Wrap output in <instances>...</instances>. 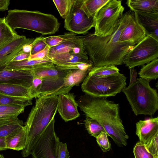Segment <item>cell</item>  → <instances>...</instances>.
Wrapping results in <instances>:
<instances>
[{"mask_svg":"<svg viewBox=\"0 0 158 158\" xmlns=\"http://www.w3.org/2000/svg\"><path fill=\"white\" fill-rule=\"evenodd\" d=\"M44 37L40 36L35 38L32 43L30 55H33L42 51L47 46L44 40Z\"/></svg>","mask_w":158,"mask_h":158,"instance_id":"obj_38","label":"cell"},{"mask_svg":"<svg viewBox=\"0 0 158 158\" xmlns=\"http://www.w3.org/2000/svg\"><path fill=\"white\" fill-rule=\"evenodd\" d=\"M18 115H10L9 116L0 118V125L10 123L18 119Z\"/></svg>","mask_w":158,"mask_h":158,"instance_id":"obj_42","label":"cell"},{"mask_svg":"<svg viewBox=\"0 0 158 158\" xmlns=\"http://www.w3.org/2000/svg\"><path fill=\"white\" fill-rule=\"evenodd\" d=\"M60 16L65 19L68 11L71 0H53Z\"/></svg>","mask_w":158,"mask_h":158,"instance_id":"obj_35","label":"cell"},{"mask_svg":"<svg viewBox=\"0 0 158 158\" xmlns=\"http://www.w3.org/2000/svg\"><path fill=\"white\" fill-rule=\"evenodd\" d=\"M91 69H69L64 78L63 84L60 89L61 94L68 93L73 86H79L83 82Z\"/></svg>","mask_w":158,"mask_h":158,"instance_id":"obj_20","label":"cell"},{"mask_svg":"<svg viewBox=\"0 0 158 158\" xmlns=\"http://www.w3.org/2000/svg\"><path fill=\"white\" fill-rule=\"evenodd\" d=\"M107 98L95 97L85 94L77 102L85 115L97 121L118 146H126L129 138L120 118L119 105Z\"/></svg>","mask_w":158,"mask_h":158,"instance_id":"obj_2","label":"cell"},{"mask_svg":"<svg viewBox=\"0 0 158 158\" xmlns=\"http://www.w3.org/2000/svg\"><path fill=\"white\" fill-rule=\"evenodd\" d=\"M25 107L19 105L0 106V113L8 115H19L24 112Z\"/></svg>","mask_w":158,"mask_h":158,"instance_id":"obj_33","label":"cell"},{"mask_svg":"<svg viewBox=\"0 0 158 158\" xmlns=\"http://www.w3.org/2000/svg\"><path fill=\"white\" fill-rule=\"evenodd\" d=\"M50 48L48 46L42 51L33 55H30L28 60H41L48 58V55Z\"/></svg>","mask_w":158,"mask_h":158,"instance_id":"obj_41","label":"cell"},{"mask_svg":"<svg viewBox=\"0 0 158 158\" xmlns=\"http://www.w3.org/2000/svg\"><path fill=\"white\" fill-rule=\"evenodd\" d=\"M119 70L114 65L93 67L88 75L94 76H107L119 73Z\"/></svg>","mask_w":158,"mask_h":158,"instance_id":"obj_31","label":"cell"},{"mask_svg":"<svg viewBox=\"0 0 158 158\" xmlns=\"http://www.w3.org/2000/svg\"><path fill=\"white\" fill-rule=\"evenodd\" d=\"M158 58V41L146 35L126 55L123 62L130 69L143 66Z\"/></svg>","mask_w":158,"mask_h":158,"instance_id":"obj_8","label":"cell"},{"mask_svg":"<svg viewBox=\"0 0 158 158\" xmlns=\"http://www.w3.org/2000/svg\"><path fill=\"white\" fill-rule=\"evenodd\" d=\"M129 11L127 23L121 33L119 42H131L135 45L142 41L146 36L143 28L138 23L134 12Z\"/></svg>","mask_w":158,"mask_h":158,"instance_id":"obj_13","label":"cell"},{"mask_svg":"<svg viewBox=\"0 0 158 158\" xmlns=\"http://www.w3.org/2000/svg\"><path fill=\"white\" fill-rule=\"evenodd\" d=\"M66 52L76 54H85L81 36L75 34L66 41L50 48L48 54H55Z\"/></svg>","mask_w":158,"mask_h":158,"instance_id":"obj_19","label":"cell"},{"mask_svg":"<svg viewBox=\"0 0 158 158\" xmlns=\"http://www.w3.org/2000/svg\"><path fill=\"white\" fill-rule=\"evenodd\" d=\"M48 57L52 60L58 68L64 70L66 67L81 63H89L91 61L85 54H76L66 52L55 54H48Z\"/></svg>","mask_w":158,"mask_h":158,"instance_id":"obj_16","label":"cell"},{"mask_svg":"<svg viewBox=\"0 0 158 158\" xmlns=\"http://www.w3.org/2000/svg\"><path fill=\"white\" fill-rule=\"evenodd\" d=\"M27 137V129L25 126L16 132L6 137L7 149L19 151L24 148Z\"/></svg>","mask_w":158,"mask_h":158,"instance_id":"obj_23","label":"cell"},{"mask_svg":"<svg viewBox=\"0 0 158 158\" xmlns=\"http://www.w3.org/2000/svg\"><path fill=\"white\" fill-rule=\"evenodd\" d=\"M126 79L119 73L104 76L88 75L82 82L81 89L85 94L95 97L114 96L126 87Z\"/></svg>","mask_w":158,"mask_h":158,"instance_id":"obj_6","label":"cell"},{"mask_svg":"<svg viewBox=\"0 0 158 158\" xmlns=\"http://www.w3.org/2000/svg\"><path fill=\"white\" fill-rule=\"evenodd\" d=\"M78 106L73 93H69L58 95L57 110L65 122L73 120L80 116Z\"/></svg>","mask_w":158,"mask_h":158,"instance_id":"obj_14","label":"cell"},{"mask_svg":"<svg viewBox=\"0 0 158 158\" xmlns=\"http://www.w3.org/2000/svg\"><path fill=\"white\" fill-rule=\"evenodd\" d=\"M10 4L9 0H0V11H5L7 10Z\"/></svg>","mask_w":158,"mask_h":158,"instance_id":"obj_44","label":"cell"},{"mask_svg":"<svg viewBox=\"0 0 158 158\" xmlns=\"http://www.w3.org/2000/svg\"><path fill=\"white\" fill-rule=\"evenodd\" d=\"M55 122L53 118L33 146L32 158H56V147L60 139L55 131Z\"/></svg>","mask_w":158,"mask_h":158,"instance_id":"obj_11","label":"cell"},{"mask_svg":"<svg viewBox=\"0 0 158 158\" xmlns=\"http://www.w3.org/2000/svg\"><path fill=\"white\" fill-rule=\"evenodd\" d=\"M41 78L34 76L31 87L29 88L30 95L32 98H36L42 84Z\"/></svg>","mask_w":158,"mask_h":158,"instance_id":"obj_39","label":"cell"},{"mask_svg":"<svg viewBox=\"0 0 158 158\" xmlns=\"http://www.w3.org/2000/svg\"><path fill=\"white\" fill-rule=\"evenodd\" d=\"M106 132L101 133L96 137L98 144L103 152H106L110 150L111 144Z\"/></svg>","mask_w":158,"mask_h":158,"instance_id":"obj_37","label":"cell"},{"mask_svg":"<svg viewBox=\"0 0 158 158\" xmlns=\"http://www.w3.org/2000/svg\"><path fill=\"white\" fill-rule=\"evenodd\" d=\"M124 10L121 1L109 0L95 16L94 33L101 37L111 34L122 17Z\"/></svg>","mask_w":158,"mask_h":158,"instance_id":"obj_7","label":"cell"},{"mask_svg":"<svg viewBox=\"0 0 158 158\" xmlns=\"http://www.w3.org/2000/svg\"><path fill=\"white\" fill-rule=\"evenodd\" d=\"M109 0H83L82 8L90 18H94L98 11Z\"/></svg>","mask_w":158,"mask_h":158,"instance_id":"obj_27","label":"cell"},{"mask_svg":"<svg viewBox=\"0 0 158 158\" xmlns=\"http://www.w3.org/2000/svg\"><path fill=\"white\" fill-rule=\"evenodd\" d=\"M0 158H5L3 155L0 154Z\"/></svg>","mask_w":158,"mask_h":158,"instance_id":"obj_48","label":"cell"},{"mask_svg":"<svg viewBox=\"0 0 158 158\" xmlns=\"http://www.w3.org/2000/svg\"><path fill=\"white\" fill-rule=\"evenodd\" d=\"M130 69V78L129 85H131L136 81L137 76V72L134 68H132Z\"/></svg>","mask_w":158,"mask_h":158,"instance_id":"obj_45","label":"cell"},{"mask_svg":"<svg viewBox=\"0 0 158 158\" xmlns=\"http://www.w3.org/2000/svg\"><path fill=\"white\" fill-rule=\"evenodd\" d=\"M75 33L72 32L65 33L62 35L44 37V40L50 48L55 47L66 41Z\"/></svg>","mask_w":158,"mask_h":158,"instance_id":"obj_32","label":"cell"},{"mask_svg":"<svg viewBox=\"0 0 158 158\" xmlns=\"http://www.w3.org/2000/svg\"><path fill=\"white\" fill-rule=\"evenodd\" d=\"M69 70L60 69L55 65L40 67L32 69L34 76L43 80L38 96L59 95L63 79Z\"/></svg>","mask_w":158,"mask_h":158,"instance_id":"obj_9","label":"cell"},{"mask_svg":"<svg viewBox=\"0 0 158 158\" xmlns=\"http://www.w3.org/2000/svg\"><path fill=\"white\" fill-rule=\"evenodd\" d=\"M133 11L136 20L144 29L146 35L158 41V14Z\"/></svg>","mask_w":158,"mask_h":158,"instance_id":"obj_17","label":"cell"},{"mask_svg":"<svg viewBox=\"0 0 158 158\" xmlns=\"http://www.w3.org/2000/svg\"><path fill=\"white\" fill-rule=\"evenodd\" d=\"M32 98L10 96L0 93V106L19 105L25 107L32 104Z\"/></svg>","mask_w":158,"mask_h":158,"instance_id":"obj_28","label":"cell"},{"mask_svg":"<svg viewBox=\"0 0 158 158\" xmlns=\"http://www.w3.org/2000/svg\"><path fill=\"white\" fill-rule=\"evenodd\" d=\"M30 54L26 53H21L14 57L11 61H21L28 59L30 56Z\"/></svg>","mask_w":158,"mask_h":158,"instance_id":"obj_43","label":"cell"},{"mask_svg":"<svg viewBox=\"0 0 158 158\" xmlns=\"http://www.w3.org/2000/svg\"><path fill=\"white\" fill-rule=\"evenodd\" d=\"M126 4L133 11L158 14V0H127Z\"/></svg>","mask_w":158,"mask_h":158,"instance_id":"obj_22","label":"cell"},{"mask_svg":"<svg viewBox=\"0 0 158 158\" xmlns=\"http://www.w3.org/2000/svg\"><path fill=\"white\" fill-rule=\"evenodd\" d=\"M154 158H158V157H154Z\"/></svg>","mask_w":158,"mask_h":158,"instance_id":"obj_49","label":"cell"},{"mask_svg":"<svg viewBox=\"0 0 158 158\" xmlns=\"http://www.w3.org/2000/svg\"><path fill=\"white\" fill-rule=\"evenodd\" d=\"M19 36L8 26L5 18L0 17V50Z\"/></svg>","mask_w":158,"mask_h":158,"instance_id":"obj_25","label":"cell"},{"mask_svg":"<svg viewBox=\"0 0 158 158\" xmlns=\"http://www.w3.org/2000/svg\"><path fill=\"white\" fill-rule=\"evenodd\" d=\"M55 64L48 58L41 60L26 59L21 61H11L5 66L8 69L32 70L37 67Z\"/></svg>","mask_w":158,"mask_h":158,"instance_id":"obj_21","label":"cell"},{"mask_svg":"<svg viewBox=\"0 0 158 158\" xmlns=\"http://www.w3.org/2000/svg\"><path fill=\"white\" fill-rule=\"evenodd\" d=\"M133 152L135 158H154V156L147 151L144 145L139 141L134 147Z\"/></svg>","mask_w":158,"mask_h":158,"instance_id":"obj_34","label":"cell"},{"mask_svg":"<svg viewBox=\"0 0 158 158\" xmlns=\"http://www.w3.org/2000/svg\"><path fill=\"white\" fill-rule=\"evenodd\" d=\"M32 47V43L30 44H26L24 46L21 50L22 52L30 53Z\"/></svg>","mask_w":158,"mask_h":158,"instance_id":"obj_47","label":"cell"},{"mask_svg":"<svg viewBox=\"0 0 158 158\" xmlns=\"http://www.w3.org/2000/svg\"><path fill=\"white\" fill-rule=\"evenodd\" d=\"M129 11L123 14L112 34L105 37L89 33L81 36L85 53L93 67L121 65L124 56L135 45L131 42H119L122 31L127 25Z\"/></svg>","mask_w":158,"mask_h":158,"instance_id":"obj_1","label":"cell"},{"mask_svg":"<svg viewBox=\"0 0 158 158\" xmlns=\"http://www.w3.org/2000/svg\"><path fill=\"white\" fill-rule=\"evenodd\" d=\"M35 38H28L20 35L5 46L0 50V66L6 65L22 52L24 46L32 43Z\"/></svg>","mask_w":158,"mask_h":158,"instance_id":"obj_15","label":"cell"},{"mask_svg":"<svg viewBox=\"0 0 158 158\" xmlns=\"http://www.w3.org/2000/svg\"><path fill=\"white\" fill-rule=\"evenodd\" d=\"M5 18L6 23L14 31L17 28L24 29L44 35L55 33L60 25L53 15L38 11L11 10L8 11Z\"/></svg>","mask_w":158,"mask_h":158,"instance_id":"obj_4","label":"cell"},{"mask_svg":"<svg viewBox=\"0 0 158 158\" xmlns=\"http://www.w3.org/2000/svg\"><path fill=\"white\" fill-rule=\"evenodd\" d=\"M5 66H0V83L19 85L29 89L34 77L32 70L8 69Z\"/></svg>","mask_w":158,"mask_h":158,"instance_id":"obj_12","label":"cell"},{"mask_svg":"<svg viewBox=\"0 0 158 158\" xmlns=\"http://www.w3.org/2000/svg\"><path fill=\"white\" fill-rule=\"evenodd\" d=\"M23 124V121L18 118L13 122L0 125V138H6L16 132L22 128Z\"/></svg>","mask_w":158,"mask_h":158,"instance_id":"obj_29","label":"cell"},{"mask_svg":"<svg viewBox=\"0 0 158 158\" xmlns=\"http://www.w3.org/2000/svg\"><path fill=\"white\" fill-rule=\"evenodd\" d=\"M56 158H69V152L67 144L59 141L57 144L56 150Z\"/></svg>","mask_w":158,"mask_h":158,"instance_id":"obj_40","label":"cell"},{"mask_svg":"<svg viewBox=\"0 0 158 158\" xmlns=\"http://www.w3.org/2000/svg\"><path fill=\"white\" fill-rule=\"evenodd\" d=\"M144 145L147 151L154 157H158V133L152 138Z\"/></svg>","mask_w":158,"mask_h":158,"instance_id":"obj_36","label":"cell"},{"mask_svg":"<svg viewBox=\"0 0 158 158\" xmlns=\"http://www.w3.org/2000/svg\"><path fill=\"white\" fill-rule=\"evenodd\" d=\"M83 0H71L66 17L64 27L76 34L85 35L95 26V19L88 17L82 7Z\"/></svg>","mask_w":158,"mask_h":158,"instance_id":"obj_10","label":"cell"},{"mask_svg":"<svg viewBox=\"0 0 158 158\" xmlns=\"http://www.w3.org/2000/svg\"><path fill=\"white\" fill-rule=\"evenodd\" d=\"M86 129L91 136L96 138L101 133L105 132L102 126L97 121L86 116L83 121Z\"/></svg>","mask_w":158,"mask_h":158,"instance_id":"obj_30","label":"cell"},{"mask_svg":"<svg viewBox=\"0 0 158 158\" xmlns=\"http://www.w3.org/2000/svg\"><path fill=\"white\" fill-rule=\"evenodd\" d=\"M150 81L141 78L122 90L136 116L152 115L158 109V94Z\"/></svg>","mask_w":158,"mask_h":158,"instance_id":"obj_5","label":"cell"},{"mask_svg":"<svg viewBox=\"0 0 158 158\" xmlns=\"http://www.w3.org/2000/svg\"><path fill=\"white\" fill-rule=\"evenodd\" d=\"M5 138H0V151L8 149L6 147Z\"/></svg>","mask_w":158,"mask_h":158,"instance_id":"obj_46","label":"cell"},{"mask_svg":"<svg viewBox=\"0 0 158 158\" xmlns=\"http://www.w3.org/2000/svg\"><path fill=\"white\" fill-rule=\"evenodd\" d=\"M138 74L140 78L150 81L158 78V58L143 65Z\"/></svg>","mask_w":158,"mask_h":158,"instance_id":"obj_26","label":"cell"},{"mask_svg":"<svg viewBox=\"0 0 158 158\" xmlns=\"http://www.w3.org/2000/svg\"><path fill=\"white\" fill-rule=\"evenodd\" d=\"M25 123L27 137L25 146L21 152L23 157L31 154L32 148L53 118L57 110L58 96H43L36 98Z\"/></svg>","mask_w":158,"mask_h":158,"instance_id":"obj_3","label":"cell"},{"mask_svg":"<svg viewBox=\"0 0 158 158\" xmlns=\"http://www.w3.org/2000/svg\"><path fill=\"white\" fill-rule=\"evenodd\" d=\"M0 93L10 96L32 99L29 89L19 85L0 83Z\"/></svg>","mask_w":158,"mask_h":158,"instance_id":"obj_24","label":"cell"},{"mask_svg":"<svg viewBox=\"0 0 158 158\" xmlns=\"http://www.w3.org/2000/svg\"><path fill=\"white\" fill-rule=\"evenodd\" d=\"M158 133V117L140 120L136 124V135L139 142L145 144L156 134Z\"/></svg>","mask_w":158,"mask_h":158,"instance_id":"obj_18","label":"cell"}]
</instances>
